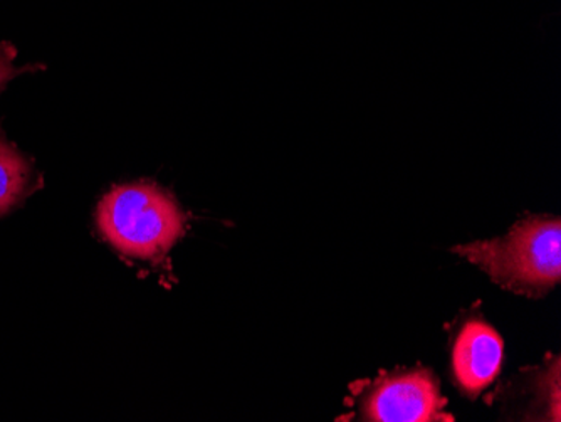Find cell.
Returning a JSON list of instances; mask_svg holds the SVG:
<instances>
[{
	"mask_svg": "<svg viewBox=\"0 0 561 422\" xmlns=\"http://www.w3.org/2000/svg\"><path fill=\"white\" fill-rule=\"evenodd\" d=\"M453 253L486 271L501 288L541 298L561 280L560 217H528L504 238L457 246Z\"/></svg>",
	"mask_w": 561,
	"mask_h": 422,
	"instance_id": "1",
	"label": "cell"
},
{
	"mask_svg": "<svg viewBox=\"0 0 561 422\" xmlns=\"http://www.w3.org/2000/svg\"><path fill=\"white\" fill-rule=\"evenodd\" d=\"M98 228L125 256H163L185 229V216L175 198L150 182L119 185L103 197Z\"/></svg>",
	"mask_w": 561,
	"mask_h": 422,
	"instance_id": "2",
	"label": "cell"
},
{
	"mask_svg": "<svg viewBox=\"0 0 561 422\" xmlns=\"http://www.w3.org/2000/svg\"><path fill=\"white\" fill-rule=\"evenodd\" d=\"M358 418L375 422H453L439 380L425 367L383 372L353 384Z\"/></svg>",
	"mask_w": 561,
	"mask_h": 422,
	"instance_id": "3",
	"label": "cell"
},
{
	"mask_svg": "<svg viewBox=\"0 0 561 422\" xmlns=\"http://www.w3.org/2000/svg\"><path fill=\"white\" fill-rule=\"evenodd\" d=\"M500 333L481 320L468 318L453 337L454 383L469 399H476L496 379L503 364Z\"/></svg>",
	"mask_w": 561,
	"mask_h": 422,
	"instance_id": "4",
	"label": "cell"
},
{
	"mask_svg": "<svg viewBox=\"0 0 561 422\" xmlns=\"http://www.w3.org/2000/svg\"><path fill=\"white\" fill-rule=\"evenodd\" d=\"M43 179L14 145L0 137V216L33 194Z\"/></svg>",
	"mask_w": 561,
	"mask_h": 422,
	"instance_id": "5",
	"label": "cell"
},
{
	"mask_svg": "<svg viewBox=\"0 0 561 422\" xmlns=\"http://www.w3.org/2000/svg\"><path fill=\"white\" fill-rule=\"evenodd\" d=\"M15 47L9 43H0V87L2 84L8 83L12 78L18 77L21 72H24L25 69L30 68H15Z\"/></svg>",
	"mask_w": 561,
	"mask_h": 422,
	"instance_id": "6",
	"label": "cell"
}]
</instances>
